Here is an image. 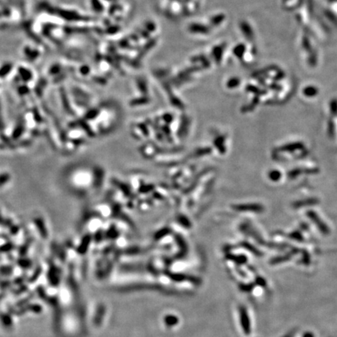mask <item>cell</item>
I'll return each instance as SVG.
<instances>
[{
    "mask_svg": "<svg viewBox=\"0 0 337 337\" xmlns=\"http://www.w3.org/2000/svg\"><path fill=\"white\" fill-rule=\"evenodd\" d=\"M189 30L192 33L198 34H207L209 32V28L203 24H193L189 27Z\"/></svg>",
    "mask_w": 337,
    "mask_h": 337,
    "instance_id": "6da1fadb",
    "label": "cell"
},
{
    "mask_svg": "<svg viewBox=\"0 0 337 337\" xmlns=\"http://www.w3.org/2000/svg\"><path fill=\"white\" fill-rule=\"evenodd\" d=\"M241 29L242 31L244 34L245 36L248 38V39H251L253 37V32L251 30V27L249 26L248 24H247L246 22H243L241 24Z\"/></svg>",
    "mask_w": 337,
    "mask_h": 337,
    "instance_id": "7a4b0ae2",
    "label": "cell"
},
{
    "mask_svg": "<svg viewBox=\"0 0 337 337\" xmlns=\"http://www.w3.org/2000/svg\"><path fill=\"white\" fill-rule=\"evenodd\" d=\"M222 52H223V48L222 47V46H216V48H214L212 54H213L214 58H215V59H216L218 63H219L220 60H221Z\"/></svg>",
    "mask_w": 337,
    "mask_h": 337,
    "instance_id": "3957f363",
    "label": "cell"
},
{
    "mask_svg": "<svg viewBox=\"0 0 337 337\" xmlns=\"http://www.w3.org/2000/svg\"><path fill=\"white\" fill-rule=\"evenodd\" d=\"M245 52V46L242 44L237 45L234 49H233V53L238 58H242Z\"/></svg>",
    "mask_w": 337,
    "mask_h": 337,
    "instance_id": "277c9868",
    "label": "cell"
},
{
    "mask_svg": "<svg viewBox=\"0 0 337 337\" xmlns=\"http://www.w3.org/2000/svg\"><path fill=\"white\" fill-rule=\"evenodd\" d=\"M224 19H225V16H224L223 14H218V15H216V16H215L213 18L211 19V24L213 26H218L223 21Z\"/></svg>",
    "mask_w": 337,
    "mask_h": 337,
    "instance_id": "5b68a950",
    "label": "cell"
},
{
    "mask_svg": "<svg viewBox=\"0 0 337 337\" xmlns=\"http://www.w3.org/2000/svg\"><path fill=\"white\" fill-rule=\"evenodd\" d=\"M10 68H11V66L10 64H6L3 66L2 68L0 69V76L2 77V76H6L10 71Z\"/></svg>",
    "mask_w": 337,
    "mask_h": 337,
    "instance_id": "8992f818",
    "label": "cell"
},
{
    "mask_svg": "<svg viewBox=\"0 0 337 337\" xmlns=\"http://www.w3.org/2000/svg\"><path fill=\"white\" fill-rule=\"evenodd\" d=\"M9 178H10V177H9L8 174L1 175V176H0V185L4 184L5 183H6L8 181Z\"/></svg>",
    "mask_w": 337,
    "mask_h": 337,
    "instance_id": "52a82bcc",
    "label": "cell"
},
{
    "mask_svg": "<svg viewBox=\"0 0 337 337\" xmlns=\"http://www.w3.org/2000/svg\"><path fill=\"white\" fill-rule=\"evenodd\" d=\"M229 84H230L231 86H232V85H233V84H236V85H237V84H239V80H238V79H237V78H233V79H232V80H229Z\"/></svg>",
    "mask_w": 337,
    "mask_h": 337,
    "instance_id": "ba28073f",
    "label": "cell"
}]
</instances>
